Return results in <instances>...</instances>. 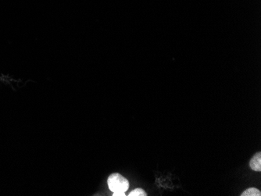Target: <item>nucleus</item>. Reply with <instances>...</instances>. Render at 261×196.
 I'll use <instances>...</instances> for the list:
<instances>
[{
    "mask_svg": "<svg viewBox=\"0 0 261 196\" xmlns=\"http://www.w3.org/2000/svg\"><path fill=\"white\" fill-rule=\"evenodd\" d=\"M250 166L253 171L260 172L261 171V153H257L253 156L250 161Z\"/></svg>",
    "mask_w": 261,
    "mask_h": 196,
    "instance_id": "obj_2",
    "label": "nucleus"
},
{
    "mask_svg": "<svg viewBox=\"0 0 261 196\" xmlns=\"http://www.w3.org/2000/svg\"><path fill=\"white\" fill-rule=\"evenodd\" d=\"M241 196H260L261 192L259 190L256 188H250L246 189V191H243Z\"/></svg>",
    "mask_w": 261,
    "mask_h": 196,
    "instance_id": "obj_3",
    "label": "nucleus"
},
{
    "mask_svg": "<svg viewBox=\"0 0 261 196\" xmlns=\"http://www.w3.org/2000/svg\"><path fill=\"white\" fill-rule=\"evenodd\" d=\"M129 196H146L147 195V193L144 191V190L142 189V188H136V189L133 190V191H130V194H128Z\"/></svg>",
    "mask_w": 261,
    "mask_h": 196,
    "instance_id": "obj_4",
    "label": "nucleus"
},
{
    "mask_svg": "<svg viewBox=\"0 0 261 196\" xmlns=\"http://www.w3.org/2000/svg\"><path fill=\"white\" fill-rule=\"evenodd\" d=\"M124 192H113V196H125Z\"/></svg>",
    "mask_w": 261,
    "mask_h": 196,
    "instance_id": "obj_5",
    "label": "nucleus"
},
{
    "mask_svg": "<svg viewBox=\"0 0 261 196\" xmlns=\"http://www.w3.org/2000/svg\"><path fill=\"white\" fill-rule=\"evenodd\" d=\"M108 186L112 192H124L129 188V182L122 175L114 173L110 175L108 180Z\"/></svg>",
    "mask_w": 261,
    "mask_h": 196,
    "instance_id": "obj_1",
    "label": "nucleus"
}]
</instances>
